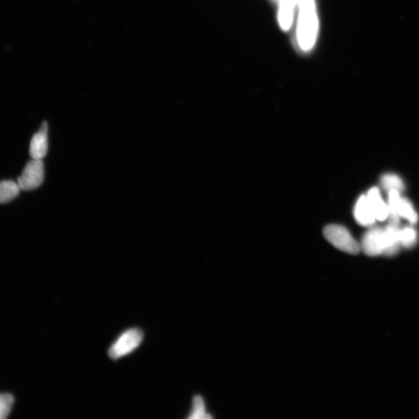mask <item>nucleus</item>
Returning a JSON list of instances; mask_svg holds the SVG:
<instances>
[{
	"instance_id": "f257e3e1",
	"label": "nucleus",
	"mask_w": 419,
	"mask_h": 419,
	"mask_svg": "<svg viewBox=\"0 0 419 419\" xmlns=\"http://www.w3.org/2000/svg\"><path fill=\"white\" fill-rule=\"evenodd\" d=\"M299 21L298 39L299 45L304 51L310 50L316 41L318 21L316 4L314 0H298Z\"/></svg>"
},
{
	"instance_id": "f03ea898",
	"label": "nucleus",
	"mask_w": 419,
	"mask_h": 419,
	"mask_svg": "<svg viewBox=\"0 0 419 419\" xmlns=\"http://www.w3.org/2000/svg\"><path fill=\"white\" fill-rule=\"evenodd\" d=\"M388 225L400 227V218L408 220L411 225L418 223V215L410 201L398 191L388 193Z\"/></svg>"
},
{
	"instance_id": "7ed1b4c3",
	"label": "nucleus",
	"mask_w": 419,
	"mask_h": 419,
	"mask_svg": "<svg viewBox=\"0 0 419 419\" xmlns=\"http://www.w3.org/2000/svg\"><path fill=\"white\" fill-rule=\"evenodd\" d=\"M323 233L327 241L338 249L351 255L360 254V245L356 241L347 227L330 225L325 227Z\"/></svg>"
},
{
	"instance_id": "20e7f679",
	"label": "nucleus",
	"mask_w": 419,
	"mask_h": 419,
	"mask_svg": "<svg viewBox=\"0 0 419 419\" xmlns=\"http://www.w3.org/2000/svg\"><path fill=\"white\" fill-rule=\"evenodd\" d=\"M143 337V331L139 329H132L125 331L110 348L108 354L110 358L116 360L130 354L140 346Z\"/></svg>"
},
{
	"instance_id": "39448f33",
	"label": "nucleus",
	"mask_w": 419,
	"mask_h": 419,
	"mask_svg": "<svg viewBox=\"0 0 419 419\" xmlns=\"http://www.w3.org/2000/svg\"><path fill=\"white\" fill-rule=\"evenodd\" d=\"M360 247L368 256L385 255L387 243L385 227L374 226L369 227L362 238Z\"/></svg>"
},
{
	"instance_id": "423d86ee",
	"label": "nucleus",
	"mask_w": 419,
	"mask_h": 419,
	"mask_svg": "<svg viewBox=\"0 0 419 419\" xmlns=\"http://www.w3.org/2000/svg\"><path fill=\"white\" fill-rule=\"evenodd\" d=\"M44 178L45 168L42 160L32 159L26 165L22 175L18 178L17 183L22 190H32L41 186Z\"/></svg>"
},
{
	"instance_id": "0eeeda50",
	"label": "nucleus",
	"mask_w": 419,
	"mask_h": 419,
	"mask_svg": "<svg viewBox=\"0 0 419 419\" xmlns=\"http://www.w3.org/2000/svg\"><path fill=\"white\" fill-rule=\"evenodd\" d=\"M354 217L357 223L365 227H371L377 221L366 195H362L356 201L354 207Z\"/></svg>"
},
{
	"instance_id": "6e6552de",
	"label": "nucleus",
	"mask_w": 419,
	"mask_h": 419,
	"mask_svg": "<svg viewBox=\"0 0 419 419\" xmlns=\"http://www.w3.org/2000/svg\"><path fill=\"white\" fill-rule=\"evenodd\" d=\"M30 156L34 159H42L48 152V124L43 123L39 132H37L30 144Z\"/></svg>"
},
{
	"instance_id": "1a4fd4ad",
	"label": "nucleus",
	"mask_w": 419,
	"mask_h": 419,
	"mask_svg": "<svg viewBox=\"0 0 419 419\" xmlns=\"http://www.w3.org/2000/svg\"><path fill=\"white\" fill-rule=\"evenodd\" d=\"M374 213L376 219L385 221L388 218V205L382 198L378 187H373L368 191L366 195Z\"/></svg>"
},
{
	"instance_id": "9d476101",
	"label": "nucleus",
	"mask_w": 419,
	"mask_h": 419,
	"mask_svg": "<svg viewBox=\"0 0 419 419\" xmlns=\"http://www.w3.org/2000/svg\"><path fill=\"white\" fill-rule=\"evenodd\" d=\"M400 227L387 225L385 227V233L387 243V250L385 256H392L398 254L400 247Z\"/></svg>"
},
{
	"instance_id": "9b49d317",
	"label": "nucleus",
	"mask_w": 419,
	"mask_h": 419,
	"mask_svg": "<svg viewBox=\"0 0 419 419\" xmlns=\"http://www.w3.org/2000/svg\"><path fill=\"white\" fill-rule=\"evenodd\" d=\"M21 188L17 183L13 181L0 182V203H6L16 198L19 195Z\"/></svg>"
},
{
	"instance_id": "f8f14e48",
	"label": "nucleus",
	"mask_w": 419,
	"mask_h": 419,
	"mask_svg": "<svg viewBox=\"0 0 419 419\" xmlns=\"http://www.w3.org/2000/svg\"><path fill=\"white\" fill-rule=\"evenodd\" d=\"M380 184L382 188L387 194L391 191H398V192L402 194L405 188L402 178L394 174H387L382 176Z\"/></svg>"
},
{
	"instance_id": "ddd939ff",
	"label": "nucleus",
	"mask_w": 419,
	"mask_h": 419,
	"mask_svg": "<svg viewBox=\"0 0 419 419\" xmlns=\"http://www.w3.org/2000/svg\"><path fill=\"white\" fill-rule=\"evenodd\" d=\"M400 245L407 249L414 247L418 242V232L414 227L408 226L400 229Z\"/></svg>"
},
{
	"instance_id": "4468645a",
	"label": "nucleus",
	"mask_w": 419,
	"mask_h": 419,
	"mask_svg": "<svg viewBox=\"0 0 419 419\" xmlns=\"http://www.w3.org/2000/svg\"><path fill=\"white\" fill-rule=\"evenodd\" d=\"M190 419H203V418H212L211 416L207 415L205 411V402L201 396H196L194 398L193 402V410L191 413V416L189 417Z\"/></svg>"
},
{
	"instance_id": "2eb2a0df",
	"label": "nucleus",
	"mask_w": 419,
	"mask_h": 419,
	"mask_svg": "<svg viewBox=\"0 0 419 419\" xmlns=\"http://www.w3.org/2000/svg\"><path fill=\"white\" fill-rule=\"evenodd\" d=\"M14 402V398L10 394H0V419L8 417Z\"/></svg>"
}]
</instances>
